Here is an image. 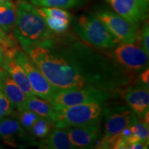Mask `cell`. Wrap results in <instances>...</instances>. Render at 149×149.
<instances>
[{
	"mask_svg": "<svg viewBox=\"0 0 149 149\" xmlns=\"http://www.w3.org/2000/svg\"><path fill=\"white\" fill-rule=\"evenodd\" d=\"M24 51L57 91L77 88L119 91L131 81L130 72L113 57L71 36L55 33Z\"/></svg>",
	"mask_w": 149,
	"mask_h": 149,
	"instance_id": "cell-1",
	"label": "cell"
},
{
	"mask_svg": "<svg viewBox=\"0 0 149 149\" xmlns=\"http://www.w3.org/2000/svg\"><path fill=\"white\" fill-rule=\"evenodd\" d=\"M15 6L17 18L13 34L23 50L55 34L38 13L34 6L24 0H19Z\"/></svg>",
	"mask_w": 149,
	"mask_h": 149,
	"instance_id": "cell-2",
	"label": "cell"
},
{
	"mask_svg": "<svg viewBox=\"0 0 149 149\" xmlns=\"http://www.w3.org/2000/svg\"><path fill=\"white\" fill-rule=\"evenodd\" d=\"M73 31L84 42L97 48L109 49L120 42L95 15H82L73 22Z\"/></svg>",
	"mask_w": 149,
	"mask_h": 149,
	"instance_id": "cell-3",
	"label": "cell"
},
{
	"mask_svg": "<svg viewBox=\"0 0 149 149\" xmlns=\"http://www.w3.org/2000/svg\"><path fill=\"white\" fill-rule=\"evenodd\" d=\"M103 115L104 109L102 103L91 102L54 109L52 121L55 128H67L100 122Z\"/></svg>",
	"mask_w": 149,
	"mask_h": 149,
	"instance_id": "cell-4",
	"label": "cell"
},
{
	"mask_svg": "<svg viewBox=\"0 0 149 149\" xmlns=\"http://www.w3.org/2000/svg\"><path fill=\"white\" fill-rule=\"evenodd\" d=\"M115 92L96 88H77L60 91L55 93L50 103L55 110L91 102L102 104V102L116 96Z\"/></svg>",
	"mask_w": 149,
	"mask_h": 149,
	"instance_id": "cell-5",
	"label": "cell"
},
{
	"mask_svg": "<svg viewBox=\"0 0 149 149\" xmlns=\"http://www.w3.org/2000/svg\"><path fill=\"white\" fill-rule=\"evenodd\" d=\"M15 57L21 65L31 83L35 95L48 102H51L55 93L57 92L25 52L17 49Z\"/></svg>",
	"mask_w": 149,
	"mask_h": 149,
	"instance_id": "cell-6",
	"label": "cell"
},
{
	"mask_svg": "<svg viewBox=\"0 0 149 149\" xmlns=\"http://www.w3.org/2000/svg\"><path fill=\"white\" fill-rule=\"evenodd\" d=\"M109 32L120 42L135 44L138 40V26L113 11L100 9L95 14Z\"/></svg>",
	"mask_w": 149,
	"mask_h": 149,
	"instance_id": "cell-7",
	"label": "cell"
},
{
	"mask_svg": "<svg viewBox=\"0 0 149 149\" xmlns=\"http://www.w3.org/2000/svg\"><path fill=\"white\" fill-rule=\"evenodd\" d=\"M105 124L102 141L113 138L123 130L139 121L137 116L127 106H116L104 109Z\"/></svg>",
	"mask_w": 149,
	"mask_h": 149,
	"instance_id": "cell-8",
	"label": "cell"
},
{
	"mask_svg": "<svg viewBox=\"0 0 149 149\" xmlns=\"http://www.w3.org/2000/svg\"><path fill=\"white\" fill-rule=\"evenodd\" d=\"M113 58L129 72L140 71L146 68L148 65V54L134 44L123 43L117 45L113 53Z\"/></svg>",
	"mask_w": 149,
	"mask_h": 149,
	"instance_id": "cell-9",
	"label": "cell"
},
{
	"mask_svg": "<svg viewBox=\"0 0 149 149\" xmlns=\"http://www.w3.org/2000/svg\"><path fill=\"white\" fill-rule=\"evenodd\" d=\"M66 129L68 137L75 148L92 146L102 135L100 122L71 126Z\"/></svg>",
	"mask_w": 149,
	"mask_h": 149,
	"instance_id": "cell-10",
	"label": "cell"
},
{
	"mask_svg": "<svg viewBox=\"0 0 149 149\" xmlns=\"http://www.w3.org/2000/svg\"><path fill=\"white\" fill-rule=\"evenodd\" d=\"M0 137L6 144L13 147L27 146L34 141L26 135L19 121L10 118L0 122Z\"/></svg>",
	"mask_w": 149,
	"mask_h": 149,
	"instance_id": "cell-11",
	"label": "cell"
},
{
	"mask_svg": "<svg viewBox=\"0 0 149 149\" xmlns=\"http://www.w3.org/2000/svg\"><path fill=\"white\" fill-rule=\"evenodd\" d=\"M123 97L137 117L144 118L149 110L148 88L144 86L128 87L123 93Z\"/></svg>",
	"mask_w": 149,
	"mask_h": 149,
	"instance_id": "cell-12",
	"label": "cell"
},
{
	"mask_svg": "<svg viewBox=\"0 0 149 149\" xmlns=\"http://www.w3.org/2000/svg\"><path fill=\"white\" fill-rule=\"evenodd\" d=\"M1 66L2 68L10 74L11 77L26 95L28 97L36 96L26 73L15 57V53L4 55V58Z\"/></svg>",
	"mask_w": 149,
	"mask_h": 149,
	"instance_id": "cell-13",
	"label": "cell"
},
{
	"mask_svg": "<svg viewBox=\"0 0 149 149\" xmlns=\"http://www.w3.org/2000/svg\"><path fill=\"white\" fill-rule=\"evenodd\" d=\"M0 91L17 108L19 111L26 109L27 95L3 68L0 70Z\"/></svg>",
	"mask_w": 149,
	"mask_h": 149,
	"instance_id": "cell-14",
	"label": "cell"
},
{
	"mask_svg": "<svg viewBox=\"0 0 149 149\" xmlns=\"http://www.w3.org/2000/svg\"><path fill=\"white\" fill-rule=\"evenodd\" d=\"M115 13L128 22L138 24L146 19L147 14L141 10L136 0H107Z\"/></svg>",
	"mask_w": 149,
	"mask_h": 149,
	"instance_id": "cell-15",
	"label": "cell"
},
{
	"mask_svg": "<svg viewBox=\"0 0 149 149\" xmlns=\"http://www.w3.org/2000/svg\"><path fill=\"white\" fill-rule=\"evenodd\" d=\"M40 148L46 149H72L75 148L70 141L66 128H55L37 143Z\"/></svg>",
	"mask_w": 149,
	"mask_h": 149,
	"instance_id": "cell-16",
	"label": "cell"
},
{
	"mask_svg": "<svg viewBox=\"0 0 149 149\" xmlns=\"http://www.w3.org/2000/svg\"><path fill=\"white\" fill-rule=\"evenodd\" d=\"M16 18V6L13 3L8 0L0 5V25L6 33L13 31Z\"/></svg>",
	"mask_w": 149,
	"mask_h": 149,
	"instance_id": "cell-17",
	"label": "cell"
},
{
	"mask_svg": "<svg viewBox=\"0 0 149 149\" xmlns=\"http://www.w3.org/2000/svg\"><path fill=\"white\" fill-rule=\"evenodd\" d=\"M26 109L31 110L42 117L53 120L54 109L49 102L34 97H28L26 102ZM53 122V121H52Z\"/></svg>",
	"mask_w": 149,
	"mask_h": 149,
	"instance_id": "cell-18",
	"label": "cell"
},
{
	"mask_svg": "<svg viewBox=\"0 0 149 149\" xmlns=\"http://www.w3.org/2000/svg\"><path fill=\"white\" fill-rule=\"evenodd\" d=\"M32 4L37 7H55L60 8H70L79 7L87 0H30Z\"/></svg>",
	"mask_w": 149,
	"mask_h": 149,
	"instance_id": "cell-19",
	"label": "cell"
},
{
	"mask_svg": "<svg viewBox=\"0 0 149 149\" xmlns=\"http://www.w3.org/2000/svg\"><path fill=\"white\" fill-rule=\"evenodd\" d=\"M132 135L128 139V145L135 141H140L148 145L149 142V129L148 123L146 122H141L133 124L130 126Z\"/></svg>",
	"mask_w": 149,
	"mask_h": 149,
	"instance_id": "cell-20",
	"label": "cell"
},
{
	"mask_svg": "<svg viewBox=\"0 0 149 149\" xmlns=\"http://www.w3.org/2000/svg\"><path fill=\"white\" fill-rule=\"evenodd\" d=\"M53 127V123L50 119L40 117L30 130L36 138L44 139L51 133Z\"/></svg>",
	"mask_w": 149,
	"mask_h": 149,
	"instance_id": "cell-21",
	"label": "cell"
},
{
	"mask_svg": "<svg viewBox=\"0 0 149 149\" xmlns=\"http://www.w3.org/2000/svg\"><path fill=\"white\" fill-rule=\"evenodd\" d=\"M36 9L41 16L46 15L51 17L58 18L70 22L72 21L71 15L63 8H55V7H39L36 8Z\"/></svg>",
	"mask_w": 149,
	"mask_h": 149,
	"instance_id": "cell-22",
	"label": "cell"
},
{
	"mask_svg": "<svg viewBox=\"0 0 149 149\" xmlns=\"http://www.w3.org/2000/svg\"><path fill=\"white\" fill-rule=\"evenodd\" d=\"M42 17L47 24L48 26L50 28V29L56 34L62 33L64 31H66L70 23V22L61 19L51 17L46 15H43Z\"/></svg>",
	"mask_w": 149,
	"mask_h": 149,
	"instance_id": "cell-23",
	"label": "cell"
},
{
	"mask_svg": "<svg viewBox=\"0 0 149 149\" xmlns=\"http://www.w3.org/2000/svg\"><path fill=\"white\" fill-rule=\"evenodd\" d=\"M40 117H42L37 115L35 112L29 109H25L20 111L19 121L24 130H30Z\"/></svg>",
	"mask_w": 149,
	"mask_h": 149,
	"instance_id": "cell-24",
	"label": "cell"
},
{
	"mask_svg": "<svg viewBox=\"0 0 149 149\" xmlns=\"http://www.w3.org/2000/svg\"><path fill=\"white\" fill-rule=\"evenodd\" d=\"M14 107V104L0 91V120L10 115Z\"/></svg>",
	"mask_w": 149,
	"mask_h": 149,
	"instance_id": "cell-25",
	"label": "cell"
},
{
	"mask_svg": "<svg viewBox=\"0 0 149 149\" xmlns=\"http://www.w3.org/2000/svg\"><path fill=\"white\" fill-rule=\"evenodd\" d=\"M141 43L142 46V49L146 52V54L149 55V29L148 23H145L141 32Z\"/></svg>",
	"mask_w": 149,
	"mask_h": 149,
	"instance_id": "cell-26",
	"label": "cell"
},
{
	"mask_svg": "<svg viewBox=\"0 0 149 149\" xmlns=\"http://www.w3.org/2000/svg\"><path fill=\"white\" fill-rule=\"evenodd\" d=\"M140 81L143 84L145 88H148L149 86V69L147 67L140 74Z\"/></svg>",
	"mask_w": 149,
	"mask_h": 149,
	"instance_id": "cell-27",
	"label": "cell"
},
{
	"mask_svg": "<svg viewBox=\"0 0 149 149\" xmlns=\"http://www.w3.org/2000/svg\"><path fill=\"white\" fill-rule=\"evenodd\" d=\"M128 148L130 149H146L148 148V145L140 142V141H135L128 145Z\"/></svg>",
	"mask_w": 149,
	"mask_h": 149,
	"instance_id": "cell-28",
	"label": "cell"
},
{
	"mask_svg": "<svg viewBox=\"0 0 149 149\" xmlns=\"http://www.w3.org/2000/svg\"><path fill=\"white\" fill-rule=\"evenodd\" d=\"M141 10L145 13H148L149 0H136Z\"/></svg>",
	"mask_w": 149,
	"mask_h": 149,
	"instance_id": "cell-29",
	"label": "cell"
},
{
	"mask_svg": "<svg viewBox=\"0 0 149 149\" xmlns=\"http://www.w3.org/2000/svg\"><path fill=\"white\" fill-rule=\"evenodd\" d=\"M8 1V0H0V5H1V3H4L5 1Z\"/></svg>",
	"mask_w": 149,
	"mask_h": 149,
	"instance_id": "cell-30",
	"label": "cell"
},
{
	"mask_svg": "<svg viewBox=\"0 0 149 149\" xmlns=\"http://www.w3.org/2000/svg\"><path fill=\"white\" fill-rule=\"evenodd\" d=\"M3 61V60H2V59H0V67H1V65H2Z\"/></svg>",
	"mask_w": 149,
	"mask_h": 149,
	"instance_id": "cell-31",
	"label": "cell"
}]
</instances>
